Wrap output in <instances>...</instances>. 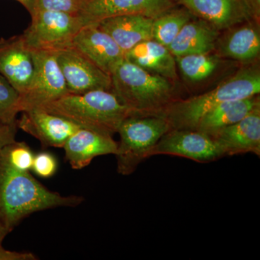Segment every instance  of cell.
<instances>
[{"label":"cell","instance_id":"cell-21","mask_svg":"<svg viewBox=\"0 0 260 260\" xmlns=\"http://www.w3.org/2000/svg\"><path fill=\"white\" fill-rule=\"evenodd\" d=\"M220 52L222 55L235 60L244 62L252 61L260 52L259 30L251 24L239 27L220 43Z\"/></svg>","mask_w":260,"mask_h":260},{"label":"cell","instance_id":"cell-15","mask_svg":"<svg viewBox=\"0 0 260 260\" xmlns=\"http://www.w3.org/2000/svg\"><path fill=\"white\" fill-rule=\"evenodd\" d=\"M62 148L71 167L80 170L88 167L96 157L115 155L117 143L110 135L79 128L68 138Z\"/></svg>","mask_w":260,"mask_h":260},{"label":"cell","instance_id":"cell-17","mask_svg":"<svg viewBox=\"0 0 260 260\" xmlns=\"http://www.w3.org/2000/svg\"><path fill=\"white\" fill-rule=\"evenodd\" d=\"M153 18L132 14L104 19L97 23L122 49L124 54L135 46L153 39Z\"/></svg>","mask_w":260,"mask_h":260},{"label":"cell","instance_id":"cell-5","mask_svg":"<svg viewBox=\"0 0 260 260\" xmlns=\"http://www.w3.org/2000/svg\"><path fill=\"white\" fill-rule=\"evenodd\" d=\"M171 129L162 114L131 115L121 122L117 133L120 140L115 153L117 172L131 175L150 153L160 138Z\"/></svg>","mask_w":260,"mask_h":260},{"label":"cell","instance_id":"cell-11","mask_svg":"<svg viewBox=\"0 0 260 260\" xmlns=\"http://www.w3.org/2000/svg\"><path fill=\"white\" fill-rule=\"evenodd\" d=\"M17 119L18 129L31 135L44 147L62 148L68 138L80 126L42 108H34L22 112Z\"/></svg>","mask_w":260,"mask_h":260},{"label":"cell","instance_id":"cell-14","mask_svg":"<svg viewBox=\"0 0 260 260\" xmlns=\"http://www.w3.org/2000/svg\"><path fill=\"white\" fill-rule=\"evenodd\" d=\"M224 156L253 153L260 155V106L232 125L210 135Z\"/></svg>","mask_w":260,"mask_h":260},{"label":"cell","instance_id":"cell-20","mask_svg":"<svg viewBox=\"0 0 260 260\" xmlns=\"http://www.w3.org/2000/svg\"><path fill=\"white\" fill-rule=\"evenodd\" d=\"M259 106L260 101L258 95L224 102L205 114L194 129L209 135L213 134L242 120Z\"/></svg>","mask_w":260,"mask_h":260},{"label":"cell","instance_id":"cell-32","mask_svg":"<svg viewBox=\"0 0 260 260\" xmlns=\"http://www.w3.org/2000/svg\"><path fill=\"white\" fill-rule=\"evenodd\" d=\"M10 233L9 229L7 228L2 218L1 213H0V245H3V241L5 237Z\"/></svg>","mask_w":260,"mask_h":260},{"label":"cell","instance_id":"cell-25","mask_svg":"<svg viewBox=\"0 0 260 260\" xmlns=\"http://www.w3.org/2000/svg\"><path fill=\"white\" fill-rule=\"evenodd\" d=\"M20 98L18 90L0 73V121L7 124L17 122Z\"/></svg>","mask_w":260,"mask_h":260},{"label":"cell","instance_id":"cell-10","mask_svg":"<svg viewBox=\"0 0 260 260\" xmlns=\"http://www.w3.org/2000/svg\"><path fill=\"white\" fill-rule=\"evenodd\" d=\"M175 5L174 0H83L78 15L85 26L124 15L139 14L154 19Z\"/></svg>","mask_w":260,"mask_h":260},{"label":"cell","instance_id":"cell-27","mask_svg":"<svg viewBox=\"0 0 260 260\" xmlns=\"http://www.w3.org/2000/svg\"><path fill=\"white\" fill-rule=\"evenodd\" d=\"M83 0H37L36 10H54L78 14Z\"/></svg>","mask_w":260,"mask_h":260},{"label":"cell","instance_id":"cell-18","mask_svg":"<svg viewBox=\"0 0 260 260\" xmlns=\"http://www.w3.org/2000/svg\"><path fill=\"white\" fill-rule=\"evenodd\" d=\"M124 58L147 71L167 79L177 77V61L165 46L153 39L145 41L126 51Z\"/></svg>","mask_w":260,"mask_h":260},{"label":"cell","instance_id":"cell-29","mask_svg":"<svg viewBox=\"0 0 260 260\" xmlns=\"http://www.w3.org/2000/svg\"><path fill=\"white\" fill-rule=\"evenodd\" d=\"M38 257L34 253L20 252V251H10L5 249L0 245V260H37Z\"/></svg>","mask_w":260,"mask_h":260},{"label":"cell","instance_id":"cell-26","mask_svg":"<svg viewBox=\"0 0 260 260\" xmlns=\"http://www.w3.org/2000/svg\"><path fill=\"white\" fill-rule=\"evenodd\" d=\"M57 160L53 154L41 152L34 155L31 170L38 177L44 179L53 177L57 171Z\"/></svg>","mask_w":260,"mask_h":260},{"label":"cell","instance_id":"cell-19","mask_svg":"<svg viewBox=\"0 0 260 260\" xmlns=\"http://www.w3.org/2000/svg\"><path fill=\"white\" fill-rule=\"evenodd\" d=\"M218 30L205 20H189L168 49L174 57L208 54L215 47Z\"/></svg>","mask_w":260,"mask_h":260},{"label":"cell","instance_id":"cell-13","mask_svg":"<svg viewBox=\"0 0 260 260\" xmlns=\"http://www.w3.org/2000/svg\"><path fill=\"white\" fill-rule=\"evenodd\" d=\"M34 69L32 50L23 34L0 39V73L20 95L28 88Z\"/></svg>","mask_w":260,"mask_h":260},{"label":"cell","instance_id":"cell-3","mask_svg":"<svg viewBox=\"0 0 260 260\" xmlns=\"http://www.w3.org/2000/svg\"><path fill=\"white\" fill-rule=\"evenodd\" d=\"M110 76L112 91L133 115L162 114L176 101L174 88L167 78L147 71L125 58L116 65Z\"/></svg>","mask_w":260,"mask_h":260},{"label":"cell","instance_id":"cell-9","mask_svg":"<svg viewBox=\"0 0 260 260\" xmlns=\"http://www.w3.org/2000/svg\"><path fill=\"white\" fill-rule=\"evenodd\" d=\"M55 51L68 93L79 94L95 90H112L110 75L78 49L66 46Z\"/></svg>","mask_w":260,"mask_h":260},{"label":"cell","instance_id":"cell-16","mask_svg":"<svg viewBox=\"0 0 260 260\" xmlns=\"http://www.w3.org/2000/svg\"><path fill=\"white\" fill-rule=\"evenodd\" d=\"M193 15L217 30L230 28L251 19L242 0H174Z\"/></svg>","mask_w":260,"mask_h":260},{"label":"cell","instance_id":"cell-31","mask_svg":"<svg viewBox=\"0 0 260 260\" xmlns=\"http://www.w3.org/2000/svg\"><path fill=\"white\" fill-rule=\"evenodd\" d=\"M15 1L23 5L28 12L30 16L34 14L36 10V7H37V0H15Z\"/></svg>","mask_w":260,"mask_h":260},{"label":"cell","instance_id":"cell-8","mask_svg":"<svg viewBox=\"0 0 260 260\" xmlns=\"http://www.w3.org/2000/svg\"><path fill=\"white\" fill-rule=\"evenodd\" d=\"M156 155L184 157L199 162L214 161L225 157L218 143L209 135L189 129L168 131L150 151V157Z\"/></svg>","mask_w":260,"mask_h":260},{"label":"cell","instance_id":"cell-2","mask_svg":"<svg viewBox=\"0 0 260 260\" xmlns=\"http://www.w3.org/2000/svg\"><path fill=\"white\" fill-rule=\"evenodd\" d=\"M41 108L73 121L80 128L112 137L117 133L121 122L133 115L119 98L108 90L68 93Z\"/></svg>","mask_w":260,"mask_h":260},{"label":"cell","instance_id":"cell-7","mask_svg":"<svg viewBox=\"0 0 260 260\" xmlns=\"http://www.w3.org/2000/svg\"><path fill=\"white\" fill-rule=\"evenodd\" d=\"M31 23L23 32L30 49L56 50L69 46L75 36L84 26L78 14L37 10Z\"/></svg>","mask_w":260,"mask_h":260},{"label":"cell","instance_id":"cell-28","mask_svg":"<svg viewBox=\"0 0 260 260\" xmlns=\"http://www.w3.org/2000/svg\"><path fill=\"white\" fill-rule=\"evenodd\" d=\"M17 122L13 124H7L0 121V150L5 145L15 141L17 132H18Z\"/></svg>","mask_w":260,"mask_h":260},{"label":"cell","instance_id":"cell-24","mask_svg":"<svg viewBox=\"0 0 260 260\" xmlns=\"http://www.w3.org/2000/svg\"><path fill=\"white\" fill-rule=\"evenodd\" d=\"M34 154L25 142H13L0 150V161L18 172H30Z\"/></svg>","mask_w":260,"mask_h":260},{"label":"cell","instance_id":"cell-30","mask_svg":"<svg viewBox=\"0 0 260 260\" xmlns=\"http://www.w3.org/2000/svg\"><path fill=\"white\" fill-rule=\"evenodd\" d=\"M247 8L251 18L259 19L260 15V0H242Z\"/></svg>","mask_w":260,"mask_h":260},{"label":"cell","instance_id":"cell-4","mask_svg":"<svg viewBox=\"0 0 260 260\" xmlns=\"http://www.w3.org/2000/svg\"><path fill=\"white\" fill-rule=\"evenodd\" d=\"M260 93V74L256 68H244L213 90L184 99L176 100L162 113L172 129H194L201 118L213 108L229 101L238 100Z\"/></svg>","mask_w":260,"mask_h":260},{"label":"cell","instance_id":"cell-12","mask_svg":"<svg viewBox=\"0 0 260 260\" xmlns=\"http://www.w3.org/2000/svg\"><path fill=\"white\" fill-rule=\"evenodd\" d=\"M69 46L78 49L109 75L124 59L125 54L115 41L97 24L83 26Z\"/></svg>","mask_w":260,"mask_h":260},{"label":"cell","instance_id":"cell-6","mask_svg":"<svg viewBox=\"0 0 260 260\" xmlns=\"http://www.w3.org/2000/svg\"><path fill=\"white\" fill-rule=\"evenodd\" d=\"M31 50L34 73L28 88L20 95V113L34 108L43 107L69 93L56 59V51Z\"/></svg>","mask_w":260,"mask_h":260},{"label":"cell","instance_id":"cell-23","mask_svg":"<svg viewBox=\"0 0 260 260\" xmlns=\"http://www.w3.org/2000/svg\"><path fill=\"white\" fill-rule=\"evenodd\" d=\"M179 69L186 79L201 81L209 78L218 68L217 56L208 54H189L176 58Z\"/></svg>","mask_w":260,"mask_h":260},{"label":"cell","instance_id":"cell-22","mask_svg":"<svg viewBox=\"0 0 260 260\" xmlns=\"http://www.w3.org/2000/svg\"><path fill=\"white\" fill-rule=\"evenodd\" d=\"M192 14L186 8H171L153 19V39L167 48L183 27L191 20Z\"/></svg>","mask_w":260,"mask_h":260},{"label":"cell","instance_id":"cell-1","mask_svg":"<svg viewBox=\"0 0 260 260\" xmlns=\"http://www.w3.org/2000/svg\"><path fill=\"white\" fill-rule=\"evenodd\" d=\"M83 201V197L63 196L49 190L30 172H18L0 161V213L10 232L32 213L60 207H77Z\"/></svg>","mask_w":260,"mask_h":260}]
</instances>
